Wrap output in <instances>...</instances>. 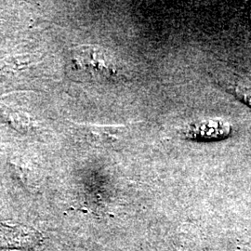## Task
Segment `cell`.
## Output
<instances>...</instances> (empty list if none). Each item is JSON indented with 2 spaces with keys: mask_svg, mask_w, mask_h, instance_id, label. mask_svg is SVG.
Instances as JSON below:
<instances>
[{
  "mask_svg": "<svg viewBox=\"0 0 251 251\" xmlns=\"http://www.w3.org/2000/svg\"><path fill=\"white\" fill-rule=\"evenodd\" d=\"M73 65L93 78H110L116 72L113 58L97 46H81L74 50Z\"/></svg>",
  "mask_w": 251,
  "mask_h": 251,
  "instance_id": "6da1fadb",
  "label": "cell"
},
{
  "mask_svg": "<svg viewBox=\"0 0 251 251\" xmlns=\"http://www.w3.org/2000/svg\"><path fill=\"white\" fill-rule=\"evenodd\" d=\"M0 119L20 132L26 131L31 125V119L27 114L8 108L0 109Z\"/></svg>",
  "mask_w": 251,
  "mask_h": 251,
  "instance_id": "277c9868",
  "label": "cell"
},
{
  "mask_svg": "<svg viewBox=\"0 0 251 251\" xmlns=\"http://www.w3.org/2000/svg\"><path fill=\"white\" fill-rule=\"evenodd\" d=\"M237 95L239 98L246 101L250 106H251V90H237Z\"/></svg>",
  "mask_w": 251,
  "mask_h": 251,
  "instance_id": "5b68a950",
  "label": "cell"
},
{
  "mask_svg": "<svg viewBox=\"0 0 251 251\" xmlns=\"http://www.w3.org/2000/svg\"><path fill=\"white\" fill-rule=\"evenodd\" d=\"M87 136L91 138L95 143L100 144H112L118 140L121 132V126H85Z\"/></svg>",
  "mask_w": 251,
  "mask_h": 251,
  "instance_id": "3957f363",
  "label": "cell"
},
{
  "mask_svg": "<svg viewBox=\"0 0 251 251\" xmlns=\"http://www.w3.org/2000/svg\"><path fill=\"white\" fill-rule=\"evenodd\" d=\"M230 134V126L220 120H207L190 126L185 131L186 139L197 142L222 140Z\"/></svg>",
  "mask_w": 251,
  "mask_h": 251,
  "instance_id": "7a4b0ae2",
  "label": "cell"
}]
</instances>
